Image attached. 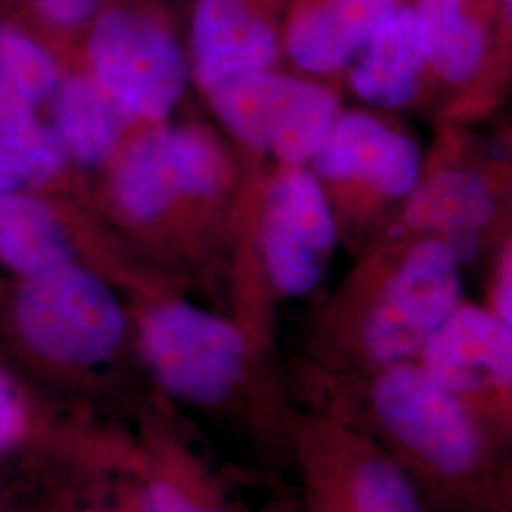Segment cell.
<instances>
[{
    "label": "cell",
    "mask_w": 512,
    "mask_h": 512,
    "mask_svg": "<svg viewBox=\"0 0 512 512\" xmlns=\"http://www.w3.org/2000/svg\"><path fill=\"white\" fill-rule=\"evenodd\" d=\"M88 59L93 78L129 118L160 120L183 95V48L164 19L145 8L103 4L90 25Z\"/></svg>",
    "instance_id": "6da1fadb"
},
{
    "label": "cell",
    "mask_w": 512,
    "mask_h": 512,
    "mask_svg": "<svg viewBox=\"0 0 512 512\" xmlns=\"http://www.w3.org/2000/svg\"><path fill=\"white\" fill-rule=\"evenodd\" d=\"M374 408L397 442L435 473L467 478L484 463L480 421L423 366H387L374 385Z\"/></svg>",
    "instance_id": "7a4b0ae2"
},
{
    "label": "cell",
    "mask_w": 512,
    "mask_h": 512,
    "mask_svg": "<svg viewBox=\"0 0 512 512\" xmlns=\"http://www.w3.org/2000/svg\"><path fill=\"white\" fill-rule=\"evenodd\" d=\"M18 325L40 355L69 365L107 359L124 332V315L109 289L67 262L29 275L18 298Z\"/></svg>",
    "instance_id": "3957f363"
},
{
    "label": "cell",
    "mask_w": 512,
    "mask_h": 512,
    "mask_svg": "<svg viewBox=\"0 0 512 512\" xmlns=\"http://www.w3.org/2000/svg\"><path fill=\"white\" fill-rule=\"evenodd\" d=\"M207 92L220 120L243 143L291 164L317 156L336 116L329 92L268 69L226 78Z\"/></svg>",
    "instance_id": "277c9868"
},
{
    "label": "cell",
    "mask_w": 512,
    "mask_h": 512,
    "mask_svg": "<svg viewBox=\"0 0 512 512\" xmlns=\"http://www.w3.org/2000/svg\"><path fill=\"white\" fill-rule=\"evenodd\" d=\"M459 298L458 256L442 239L421 241L410 249L368 313V355L391 366L421 353L461 306Z\"/></svg>",
    "instance_id": "5b68a950"
},
{
    "label": "cell",
    "mask_w": 512,
    "mask_h": 512,
    "mask_svg": "<svg viewBox=\"0 0 512 512\" xmlns=\"http://www.w3.org/2000/svg\"><path fill=\"white\" fill-rule=\"evenodd\" d=\"M143 344L165 389L188 403H219L243 374L247 349L239 330L186 304L150 311Z\"/></svg>",
    "instance_id": "8992f818"
},
{
    "label": "cell",
    "mask_w": 512,
    "mask_h": 512,
    "mask_svg": "<svg viewBox=\"0 0 512 512\" xmlns=\"http://www.w3.org/2000/svg\"><path fill=\"white\" fill-rule=\"evenodd\" d=\"M222 164L215 145L196 129L160 128L135 141L114 173V196L139 222L158 219L179 198L209 196Z\"/></svg>",
    "instance_id": "52a82bcc"
},
{
    "label": "cell",
    "mask_w": 512,
    "mask_h": 512,
    "mask_svg": "<svg viewBox=\"0 0 512 512\" xmlns=\"http://www.w3.org/2000/svg\"><path fill=\"white\" fill-rule=\"evenodd\" d=\"M421 366L475 414L512 399V330L495 313L459 306L421 349Z\"/></svg>",
    "instance_id": "ba28073f"
},
{
    "label": "cell",
    "mask_w": 512,
    "mask_h": 512,
    "mask_svg": "<svg viewBox=\"0 0 512 512\" xmlns=\"http://www.w3.org/2000/svg\"><path fill=\"white\" fill-rule=\"evenodd\" d=\"M334 239V219L317 181L302 171L277 179L262 228L264 258L275 285L287 294L310 293Z\"/></svg>",
    "instance_id": "9c48e42d"
},
{
    "label": "cell",
    "mask_w": 512,
    "mask_h": 512,
    "mask_svg": "<svg viewBox=\"0 0 512 512\" xmlns=\"http://www.w3.org/2000/svg\"><path fill=\"white\" fill-rule=\"evenodd\" d=\"M190 50L196 76L209 90L226 78L270 69L279 42L256 0H196Z\"/></svg>",
    "instance_id": "30bf717a"
},
{
    "label": "cell",
    "mask_w": 512,
    "mask_h": 512,
    "mask_svg": "<svg viewBox=\"0 0 512 512\" xmlns=\"http://www.w3.org/2000/svg\"><path fill=\"white\" fill-rule=\"evenodd\" d=\"M315 160L325 177L361 181L391 198L410 194L420 175L416 145L365 114L334 120Z\"/></svg>",
    "instance_id": "8fae6325"
},
{
    "label": "cell",
    "mask_w": 512,
    "mask_h": 512,
    "mask_svg": "<svg viewBox=\"0 0 512 512\" xmlns=\"http://www.w3.org/2000/svg\"><path fill=\"white\" fill-rule=\"evenodd\" d=\"M399 6V0H313L289 21L287 52L311 73L338 71Z\"/></svg>",
    "instance_id": "7c38bea8"
},
{
    "label": "cell",
    "mask_w": 512,
    "mask_h": 512,
    "mask_svg": "<svg viewBox=\"0 0 512 512\" xmlns=\"http://www.w3.org/2000/svg\"><path fill=\"white\" fill-rule=\"evenodd\" d=\"M427 63V40L420 14L399 6L366 42L351 71L353 90L378 107H401L416 93Z\"/></svg>",
    "instance_id": "4fadbf2b"
},
{
    "label": "cell",
    "mask_w": 512,
    "mask_h": 512,
    "mask_svg": "<svg viewBox=\"0 0 512 512\" xmlns=\"http://www.w3.org/2000/svg\"><path fill=\"white\" fill-rule=\"evenodd\" d=\"M495 202L490 186L473 171L450 169L412 190L406 222L442 241L459 262L475 253L478 236L492 222Z\"/></svg>",
    "instance_id": "5bb4252c"
},
{
    "label": "cell",
    "mask_w": 512,
    "mask_h": 512,
    "mask_svg": "<svg viewBox=\"0 0 512 512\" xmlns=\"http://www.w3.org/2000/svg\"><path fill=\"white\" fill-rule=\"evenodd\" d=\"M128 120V112L90 76L69 78L55 92V133L80 164L107 160Z\"/></svg>",
    "instance_id": "9a60e30c"
},
{
    "label": "cell",
    "mask_w": 512,
    "mask_h": 512,
    "mask_svg": "<svg viewBox=\"0 0 512 512\" xmlns=\"http://www.w3.org/2000/svg\"><path fill=\"white\" fill-rule=\"evenodd\" d=\"M59 88L52 54L16 25L0 21V131L37 124V105Z\"/></svg>",
    "instance_id": "2e32d148"
},
{
    "label": "cell",
    "mask_w": 512,
    "mask_h": 512,
    "mask_svg": "<svg viewBox=\"0 0 512 512\" xmlns=\"http://www.w3.org/2000/svg\"><path fill=\"white\" fill-rule=\"evenodd\" d=\"M71 245L54 213L21 192L0 190V262L35 275L67 262Z\"/></svg>",
    "instance_id": "e0dca14e"
},
{
    "label": "cell",
    "mask_w": 512,
    "mask_h": 512,
    "mask_svg": "<svg viewBox=\"0 0 512 512\" xmlns=\"http://www.w3.org/2000/svg\"><path fill=\"white\" fill-rule=\"evenodd\" d=\"M418 10V8H416ZM427 63L446 82L465 84L475 78L488 54V31L467 6L420 12Z\"/></svg>",
    "instance_id": "ac0fdd59"
},
{
    "label": "cell",
    "mask_w": 512,
    "mask_h": 512,
    "mask_svg": "<svg viewBox=\"0 0 512 512\" xmlns=\"http://www.w3.org/2000/svg\"><path fill=\"white\" fill-rule=\"evenodd\" d=\"M67 150L55 129L38 124L0 131V190L19 192L48 183L65 164Z\"/></svg>",
    "instance_id": "d6986e66"
},
{
    "label": "cell",
    "mask_w": 512,
    "mask_h": 512,
    "mask_svg": "<svg viewBox=\"0 0 512 512\" xmlns=\"http://www.w3.org/2000/svg\"><path fill=\"white\" fill-rule=\"evenodd\" d=\"M351 512H420L408 478L389 461L368 458L349 478Z\"/></svg>",
    "instance_id": "ffe728a7"
},
{
    "label": "cell",
    "mask_w": 512,
    "mask_h": 512,
    "mask_svg": "<svg viewBox=\"0 0 512 512\" xmlns=\"http://www.w3.org/2000/svg\"><path fill=\"white\" fill-rule=\"evenodd\" d=\"M50 27L73 31L92 25L105 0H25Z\"/></svg>",
    "instance_id": "44dd1931"
},
{
    "label": "cell",
    "mask_w": 512,
    "mask_h": 512,
    "mask_svg": "<svg viewBox=\"0 0 512 512\" xmlns=\"http://www.w3.org/2000/svg\"><path fill=\"white\" fill-rule=\"evenodd\" d=\"M147 512H222L211 507H203L169 484L152 486L147 499Z\"/></svg>",
    "instance_id": "7402d4cb"
},
{
    "label": "cell",
    "mask_w": 512,
    "mask_h": 512,
    "mask_svg": "<svg viewBox=\"0 0 512 512\" xmlns=\"http://www.w3.org/2000/svg\"><path fill=\"white\" fill-rule=\"evenodd\" d=\"M23 425V416L16 395L6 378L0 374V446L16 439Z\"/></svg>",
    "instance_id": "603a6c76"
},
{
    "label": "cell",
    "mask_w": 512,
    "mask_h": 512,
    "mask_svg": "<svg viewBox=\"0 0 512 512\" xmlns=\"http://www.w3.org/2000/svg\"><path fill=\"white\" fill-rule=\"evenodd\" d=\"M495 313L512 330V243L501 258L494 291Z\"/></svg>",
    "instance_id": "cb8c5ba5"
},
{
    "label": "cell",
    "mask_w": 512,
    "mask_h": 512,
    "mask_svg": "<svg viewBox=\"0 0 512 512\" xmlns=\"http://www.w3.org/2000/svg\"><path fill=\"white\" fill-rule=\"evenodd\" d=\"M471 0H418L416 8L420 12H433V10H448V8H461L467 6Z\"/></svg>",
    "instance_id": "d4e9b609"
},
{
    "label": "cell",
    "mask_w": 512,
    "mask_h": 512,
    "mask_svg": "<svg viewBox=\"0 0 512 512\" xmlns=\"http://www.w3.org/2000/svg\"><path fill=\"white\" fill-rule=\"evenodd\" d=\"M503 18L512 31V0H503Z\"/></svg>",
    "instance_id": "484cf974"
}]
</instances>
